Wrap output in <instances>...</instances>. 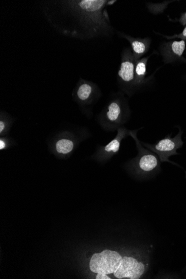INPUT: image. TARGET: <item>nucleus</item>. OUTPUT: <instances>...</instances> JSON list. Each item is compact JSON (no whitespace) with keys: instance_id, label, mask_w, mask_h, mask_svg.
Instances as JSON below:
<instances>
[{"instance_id":"1","label":"nucleus","mask_w":186,"mask_h":279,"mask_svg":"<svg viewBox=\"0 0 186 279\" xmlns=\"http://www.w3.org/2000/svg\"><path fill=\"white\" fill-rule=\"evenodd\" d=\"M45 9L50 24L65 36L85 38L107 35L111 32L106 10L111 1L75 0L52 2Z\"/></svg>"},{"instance_id":"2","label":"nucleus","mask_w":186,"mask_h":279,"mask_svg":"<svg viewBox=\"0 0 186 279\" xmlns=\"http://www.w3.org/2000/svg\"><path fill=\"white\" fill-rule=\"evenodd\" d=\"M138 131H130V135L134 139L138 152L137 157L131 162V168L137 177L146 178L154 175L160 170L161 161L156 153L144 148L137 137Z\"/></svg>"},{"instance_id":"3","label":"nucleus","mask_w":186,"mask_h":279,"mask_svg":"<svg viewBox=\"0 0 186 279\" xmlns=\"http://www.w3.org/2000/svg\"><path fill=\"white\" fill-rule=\"evenodd\" d=\"M122 257L118 252L105 250L93 255L89 267L96 274H114L118 269Z\"/></svg>"},{"instance_id":"4","label":"nucleus","mask_w":186,"mask_h":279,"mask_svg":"<svg viewBox=\"0 0 186 279\" xmlns=\"http://www.w3.org/2000/svg\"><path fill=\"white\" fill-rule=\"evenodd\" d=\"M182 133L183 131L180 130L175 137L172 138L170 137V135H168L165 138L152 145L143 142L142 143L143 146L156 153L160 158L161 162H167L174 164L169 160V157L178 154L177 149L183 146L184 142L182 140ZM174 164L177 165L176 164Z\"/></svg>"},{"instance_id":"5","label":"nucleus","mask_w":186,"mask_h":279,"mask_svg":"<svg viewBox=\"0 0 186 279\" xmlns=\"http://www.w3.org/2000/svg\"><path fill=\"white\" fill-rule=\"evenodd\" d=\"M137 60L130 48L123 50L121 56V63L118 73L120 81L127 87L134 88L135 68Z\"/></svg>"},{"instance_id":"6","label":"nucleus","mask_w":186,"mask_h":279,"mask_svg":"<svg viewBox=\"0 0 186 279\" xmlns=\"http://www.w3.org/2000/svg\"><path fill=\"white\" fill-rule=\"evenodd\" d=\"M145 266L138 260L132 257L122 258L118 269L113 274L117 279H138L145 273Z\"/></svg>"},{"instance_id":"7","label":"nucleus","mask_w":186,"mask_h":279,"mask_svg":"<svg viewBox=\"0 0 186 279\" xmlns=\"http://www.w3.org/2000/svg\"><path fill=\"white\" fill-rule=\"evenodd\" d=\"M186 48L185 40L173 41L163 43L160 51L166 64L173 63L181 60Z\"/></svg>"},{"instance_id":"8","label":"nucleus","mask_w":186,"mask_h":279,"mask_svg":"<svg viewBox=\"0 0 186 279\" xmlns=\"http://www.w3.org/2000/svg\"><path fill=\"white\" fill-rule=\"evenodd\" d=\"M120 36L130 42L131 51L137 60L141 59L149 52L151 44L149 38L134 37L124 33L120 34Z\"/></svg>"},{"instance_id":"9","label":"nucleus","mask_w":186,"mask_h":279,"mask_svg":"<svg viewBox=\"0 0 186 279\" xmlns=\"http://www.w3.org/2000/svg\"><path fill=\"white\" fill-rule=\"evenodd\" d=\"M125 107L119 100L112 101L107 106L104 119L110 125H116L121 123L125 115Z\"/></svg>"},{"instance_id":"10","label":"nucleus","mask_w":186,"mask_h":279,"mask_svg":"<svg viewBox=\"0 0 186 279\" xmlns=\"http://www.w3.org/2000/svg\"><path fill=\"white\" fill-rule=\"evenodd\" d=\"M149 57H143L137 60L135 68L134 88L141 87L147 83V66Z\"/></svg>"},{"instance_id":"11","label":"nucleus","mask_w":186,"mask_h":279,"mask_svg":"<svg viewBox=\"0 0 186 279\" xmlns=\"http://www.w3.org/2000/svg\"><path fill=\"white\" fill-rule=\"evenodd\" d=\"M95 87L93 84L88 81H81L76 91L77 98L81 102H89L94 95Z\"/></svg>"},{"instance_id":"12","label":"nucleus","mask_w":186,"mask_h":279,"mask_svg":"<svg viewBox=\"0 0 186 279\" xmlns=\"http://www.w3.org/2000/svg\"><path fill=\"white\" fill-rule=\"evenodd\" d=\"M125 129L119 130L118 131V136L112 140L110 143L104 147L103 150L106 154H115L117 153L121 146V141L123 138L127 135V133H129Z\"/></svg>"},{"instance_id":"13","label":"nucleus","mask_w":186,"mask_h":279,"mask_svg":"<svg viewBox=\"0 0 186 279\" xmlns=\"http://www.w3.org/2000/svg\"><path fill=\"white\" fill-rule=\"evenodd\" d=\"M74 147V143L69 139H61L56 143L57 152L62 154H67L71 152Z\"/></svg>"},{"instance_id":"14","label":"nucleus","mask_w":186,"mask_h":279,"mask_svg":"<svg viewBox=\"0 0 186 279\" xmlns=\"http://www.w3.org/2000/svg\"><path fill=\"white\" fill-rule=\"evenodd\" d=\"M167 37L166 38H168V39H172V38H181V40H186V26L185 28V29L183 30V32H182L181 34H178V35H175V36H172V37Z\"/></svg>"},{"instance_id":"15","label":"nucleus","mask_w":186,"mask_h":279,"mask_svg":"<svg viewBox=\"0 0 186 279\" xmlns=\"http://www.w3.org/2000/svg\"><path fill=\"white\" fill-rule=\"evenodd\" d=\"M179 21L181 25L186 26V13L182 14L179 19Z\"/></svg>"},{"instance_id":"16","label":"nucleus","mask_w":186,"mask_h":279,"mask_svg":"<svg viewBox=\"0 0 186 279\" xmlns=\"http://www.w3.org/2000/svg\"><path fill=\"white\" fill-rule=\"evenodd\" d=\"M96 279H110V277H108L107 274H97L96 277Z\"/></svg>"},{"instance_id":"17","label":"nucleus","mask_w":186,"mask_h":279,"mask_svg":"<svg viewBox=\"0 0 186 279\" xmlns=\"http://www.w3.org/2000/svg\"><path fill=\"white\" fill-rule=\"evenodd\" d=\"M5 129V123L4 121H0V133H2L3 130Z\"/></svg>"},{"instance_id":"18","label":"nucleus","mask_w":186,"mask_h":279,"mask_svg":"<svg viewBox=\"0 0 186 279\" xmlns=\"http://www.w3.org/2000/svg\"><path fill=\"white\" fill-rule=\"evenodd\" d=\"M5 143L2 140L0 141V149L1 150L5 148Z\"/></svg>"}]
</instances>
